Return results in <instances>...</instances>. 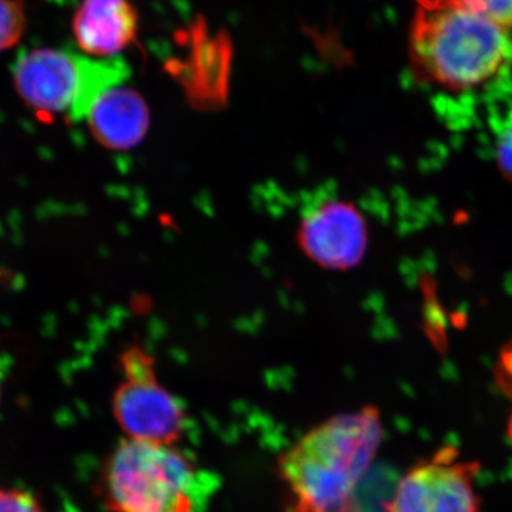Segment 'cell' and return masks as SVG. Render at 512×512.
Listing matches in <instances>:
<instances>
[{"label": "cell", "instance_id": "cell-1", "mask_svg": "<svg viewBox=\"0 0 512 512\" xmlns=\"http://www.w3.org/2000/svg\"><path fill=\"white\" fill-rule=\"evenodd\" d=\"M383 436L376 407L338 414L313 427L278 461L288 512H363L357 491Z\"/></svg>", "mask_w": 512, "mask_h": 512}, {"label": "cell", "instance_id": "cell-16", "mask_svg": "<svg viewBox=\"0 0 512 512\" xmlns=\"http://www.w3.org/2000/svg\"><path fill=\"white\" fill-rule=\"evenodd\" d=\"M508 434H510L511 441H512V416H511L510 424H508Z\"/></svg>", "mask_w": 512, "mask_h": 512}, {"label": "cell", "instance_id": "cell-15", "mask_svg": "<svg viewBox=\"0 0 512 512\" xmlns=\"http://www.w3.org/2000/svg\"><path fill=\"white\" fill-rule=\"evenodd\" d=\"M3 376H5V363L0 360V389H2Z\"/></svg>", "mask_w": 512, "mask_h": 512}, {"label": "cell", "instance_id": "cell-8", "mask_svg": "<svg viewBox=\"0 0 512 512\" xmlns=\"http://www.w3.org/2000/svg\"><path fill=\"white\" fill-rule=\"evenodd\" d=\"M77 46L90 57H119L137 39V10L130 0H83L73 16Z\"/></svg>", "mask_w": 512, "mask_h": 512}, {"label": "cell", "instance_id": "cell-12", "mask_svg": "<svg viewBox=\"0 0 512 512\" xmlns=\"http://www.w3.org/2000/svg\"><path fill=\"white\" fill-rule=\"evenodd\" d=\"M25 30L23 0H0V53L18 45Z\"/></svg>", "mask_w": 512, "mask_h": 512}, {"label": "cell", "instance_id": "cell-5", "mask_svg": "<svg viewBox=\"0 0 512 512\" xmlns=\"http://www.w3.org/2000/svg\"><path fill=\"white\" fill-rule=\"evenodd\" d=\"M476 463L461 461L453 448L413 467L397 484L387 512H480Z\"/></svg>", "mask_w": 512, "mask_h": 512}, {"label": "cell", "instance_id": "cell-10", "mask_svg": "<svg viewBox=\"0 0 512 512\" xmlns=\"http://www.w3.org/2000/svg\"><path fill=\"white\" fill-rule=\"evenodd\" d=\"M130 69L120 57L77 56V80L69 116L72 121H83L97 101L114 87L121 86Z\"/></svg>", "mask_w": 512, "mask_h": 512}, {"label": "cell", "instance_id": "cell-4", "mask_svg": "<svg viewBox=\"0 0 512 512\" xmlns=\"http://www.w3.org/2000/svg\"><path fill=\"white\" fill-rule=\"evenodd\" d=\"M123 380L114 392L113 413L126 439L175 446L187 423L183 404L158 382L153 357L134 346L120 360Z\"/></svg>", "mask_w": 512, "mask_h": 512}, {"label": "cell", "instance_id": "cell-6", "mask_svg": "<svg viewBox=\"0 0 512 512\" xmlns=\"http://www.w3.org/2000/svg\"><path fill=\"white\" fill-rule=\"evenodd\" d=\"M296 239L312 262L332 271L359 265L369 241L365 218L355 205L342 200H326L309 208Z\"/></svg>", "mask_w": 512, "mask_h": 512}, {"label": "cell", "instance_id": "cell-2", "mask_svg": "<svg viewBox=\"0 0 512 512\" xmlns=\"http://www.w3.org/2000/svg\"><path fill=\"white\" fill-rule=\"evenodd\" d=\"M511 33L451 5L419 3L410 29L414 72L448 90L481 86L511 55Z\"/></svg>", "mask_w": 512, "mask_h": 512}, {"label": "cell", "instance_id": "cell-7", "mask_svg": "<svg viewBox=\"0 0 512 512\" xmlns=\"http://www.w3.org/2000/svg\"><path fill=\"white\" fill-rule=\"evenodd\" d=\"M77 56L39 47L22 53L13 64V83L19 96L45 120L67 111L76 89Z\"/></svg>", "mask_w": 512, "mask_h": 512}, {"label": "cell", "instance_id": "cell-14", "mask_svg": "<svg viewBox=\"0 0 512 512\" xmlns=\"http://www.w3.org/2000/svg\"><path fill=\"white\" fill-rule=\"evenodd\" d=\"M0 512H45L35 495L19 488H0Z\"/></svg>", "mask_w": 512, "mask_h": 512}, {"label": "cell", "instance_id": "cell-3", "mask_svg": "<svg viewBox=\"0 0 512 512\" xmlns=\"http://www.w3.org/2000/svg\"><path fill=\"white\" fill-rule=\"evenodd\" d=\"M198 470L180 448L126 439L103 467L101 493L111 512H194Z\"/></svg>", "mask_w": 512, "mask_h": 512}, {"label": "cell", "instance_id": "cell-9", "mask_svg": "<svg viewBox=\"0 0 512 512\" xmlns=\"http://www.w3.org/2000/svg\"><path fill=\"white\" fill-rule=\"evenodd\" d=\"M86 120L101 146L124 151L136 147L146 136L150 111L140 93L121 84L97 101Z\"/></svg>", "mask_w": 512, "mask_h": 512}, {"label": "cell", "instance_id": "cell-13", "mask_svg": "<svg viewBox=\"0 0 512 512\" xmlns=\"http://www.w3.org/2000/svg\"><path fill=\"white\" fill-rule=\"evenodd\" d=\"M495 130V158L501 173L512 181V110L498 121Z\"/></svg>", "mask_w": 512, "mask_h": 512}, {"label": "cell", "instance_id": "cell-11", "mask_svg": "<svg viewBox=\"0 0 512 512\" xmlns=\"http://www.w3.org/2000/svg\"><path fill=\"white\" fill-rule=\"evenodd\" d=\"M417 3L457 6L512 32V0H417Z\"/></svg>", "mask_w": 512, "mask_h": 512}]
</instances>
